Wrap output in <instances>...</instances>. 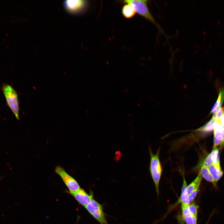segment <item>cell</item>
I'll use <instances>...</instances> for the list:
<instances>
[{"label":"cell","mask_w":224,"mask_h":224,"mask_svg":"<svg viewBox=\"0 0 224 224\" xmlns=\"http://www.w3.org/2000/svg\"><path fill=\"white\" fill-rule=\"evenodd\" d=\"M149 150L150 157L149 170L158 197L159 183L162 172V166L159 158L160 149L157 150L155 154L153 153L151 148H149Z\"/></svg>","instance_id":"6da1fadb"},{"label":"cell","mask_w":224,"mask_h":224,"mask_svg":"<svg viewBox=\"0 0 224 224\" xmlns=\"http://www.w3.org/2000/svg\"><path fill=\"white\" fill-rule=\"evenodd\" d=\"M147 0H126L124 2L130 5L136 12L155 24L162 32L161 27L155 21L147 6Z\"/></svg>","instance_id":"7a4b0ae2"},{"label":"cell","mask_w":224,"mask_h":224,"mask_svg":"<svg viewBox=\"0 0 224 224\" xmlns=\"http://www.w3.org/2000/svg\"><path fill=\"white\" fill-rule=\"evenodd\" d=\"M7 104L16 117L19 119V105L17 92L10 85H5L2 88Z\"/></svg>","instance_id":"3957f363"},{"label":"cell","mask_w":224,"mask_h":224,"mask_svg":"<svg viewBox=\"0 0 224 224\" xmlns=\"http://www.w3.org/2000/svg\"><path fill=\"white\" fill-rule=\"evenodd\" d=\"M85 208L100 224H108L101 205L96 200L93 198Z\"/></svg>","instance_id":"277c9868"},{"label":"cell","mask_w":224,"mask_h":224,"mask_svg":"<svg viewBox=\"0 0 224 224\" xmlns=\"http://www.w3.org/2000/svg\"><path fill=\"white\" fill-rule=\"evenodd\" d=\"M55 172L62 178L71 194L75 193L81 189L76 180L69 175L62 167L57 166L55 168Z\"/></svg>","instance_id":"5b68a950"},{"label":"cell","mask_w":224,"mask_h":224,"mask_svg":"<svg viewBox=\"0 0 224 224\" xmlns=\"http://www.w3.org/2000/svg\"><path fill=\"white\" fill-rule=\"evenodd\" d=\"M86 2L84 0H67L63 5L68 12L72 14H76L81 12L85 7Z\"/></svg>","instance_id":"8992f818"},{"label":"cell","mask_w":224,"mask_h":224,"mask_svg":"<svg viewBox=\"0 0 224 224\" xmlns=\"http://www.w3.org/2000/svg\"><path fill=\"white\" fill-rule=\"evenodd\" d=\"M213 130L214 142L212 150L221 145L223 139V128L219 120L215 121Z\"/></svg>","instance_id":"52a82bcc"},{"label":"cell","mask_w":224,"mask_h":224,"mask_svg":"<svg viewBox=\"0 0 224 224\" xmlns=\"http://www.w3.org/2000/svg\"><path fill=\"white\" fill-rule=\"evenodd\" d=\"M72 194L80 204L85 207L93 198L91 195L89 194L81 189Z\"/></svg>","instance_id":"ba28073f"},{"label":"cell","mask_w":224,"mask_h":224,"mask_svg":"<svg viewBox=\"0 0 224 224\" xmlns=\"http://www.w3.org/2000/svg\"><path fill=\"white\" fill-rule=\"evenodd\" d=\"M208 168L216 184L217 181L222 177L223 173L220 165L212 164Z\"/></svg>","instance_id":"9c48e42d"},{"label":"cell","mask_w":224,"mask_h":224,"mask_svg":"<svg viewBox=\"0 0 224 224\" xmlns=\"http://www.w3.org/2000/svg\"><path fill=\"white\" fill-rule=\"evenodd\" d=\"M202 177L207 181L212 183L216 187L215 181L210 173L208 167L201 166L199 172Z\"/></svg>","instance_id":"30bf717a"},{"label":"cell","mask_w":224,"mask_h":224,"mask_svg":"<svg viewBox=\"0 0 224 224\" xmlns=\"http://www.w3.org/2000/svg\"><path fill=\"white\" fill-rule=\"evenodd\" d=\"M215 120L212 118L208 122L202 127L194 131L195 132H200L208 133L213 130Z\"/></svg>","instance_id":"8fae6325"},{"label":"cell","mask_w":224,"mask_h":224,"mask_svg":"<svg viewBox=\"0 0 224 224\" xmlns=\"http://www.w3.org/2000/svg\"><path fill=\"white\" fill-rule=\"evenodd\" d=\"M136 12L133 7L128 4L124 5L122 9V14L126 18L132 17L135 15Z\"/></svg>","instance_id":"7c38bea8"},{"label":"cell","mask_w":224,"mask_h":224,"mask_svg":"<svg viewBox=\"0 0 224 224\" xmlns=\"http://www.w3.org/2000/svg\"><path fill=\"white\" fill-rule=\"evenodd\" d=\"M224 100V89L220 91L217 100L212 109L210 114L214 113L221 108Z\"/></svg>","instance_id":"4fadbf2b"},{"label":"cell","mask_w":224,"mask_h":224,"mask_svg":"<svg viewBox=\"0 0 224 224\" xmlns=\"http://www.w3.org/2000/svg\"><path fill=\"white\" fill-rule=\"evenodd\" d=\"M202 180V177L201 175L197 185L192 192L188 196V198L190 203L194 201L198 192Z\"/></svg>","instance_id":"5bb4252c"},{"label":"cell","mask_w":224,"mask_h":224,"mask_svg":"<svg viewBox=\"0 0 224 224\" xmlns=\"http://www.w3.org/2000/svg\"><path fill=\"white\" fill-rule=\"evenodd\" d=\"M210 154L212 164L215 165H220L219 149L216 148L212 150Z\"/></svg>","instance_id":"9a60e30c"},{"label":"cell","mask_w":224,"mask_h":224,"mask_svg":"<svg viewBox=\"0 0 224 224\" xmlns=\"http://www.w3.org/2000/svg\"><path fill=\"white\" fill-rule=\"evenodd\" d=\"M182 217L186 224H197V217L190 213Z\"/></svg>","instance_id":"2e32d148"},{"label":"cell","mask_w":224,"mask_h":224,"mask_svg":"<svg viewBox=\"0 0 224 224\" xmlns=\"http://www.w3.org/2000/svg\"><path fill=\"white\" fill-rule=\"evenodd\" d=\"M200 175V173L199 172L197 177L195 179L188 185H187L186 188V190L188 195L190 194L195 188Z\"/></svg>","instance_id":"e0dca14e"},{"label":"cell","mask_w":224,"mask_h":224,"mask_svg":"<svg viewBox=\"0 0 224 224\" xmlns=\"http://www.w3.org/2000/svg\"><path fill=\"white\" fill-rule=\"evenodd\" d=\"M188 208L190 212L197 217L198 206L194 202L191 203L188 205Z\"/></svg>","instance_id":"ac0fdd59"},{"label":"cell","mask_w":224,"mask_h":224,"mask_svg":"<svg viewBox=\"0 0 224 224\" xmlns=\"http://www.w3.org/2000/svg\"><path fill=\"white\" fill-rule=\"evenodd\" d=\"M223 114V108H221L218 110L213 113L212 118L214 119L215 121L219 120Z\"/></svg>","instance_id":"d6986e66"},{"label":"cell","mask_w":224,"mask_h":224,"mask_svg":"<svg viewBox=\"0 0 224 224\" xmlns=\"http://www.w3.org/2000/svg\"><path fill=\"white\" fill-rule=\"evenodd\" d=\"M212 164L211 156L209 153L204 160L201 166L208 167L210 165Z\"/></svg>","instance_id":"ffe728a7"},{"label":"cell","mask_w":224,"mask_h":224,"mask_svg":"<svg viewBox=\"0 0 224 224\" xmlns=\"http://www.w3.org/2000/svg\"><path fill=\"white\" fill-rule=\"evenodd\" d=\"M219 120L222 126L223 130H224V114H223Z\"/></svg>","instance_id":"44dd1931"},{"label":"cell","mask_w":224,"mask_h":224,"mask_svg":"<svg viewBox=\"0 0 224 224\" xmlns=\"http://www.w3.org/2000/svg\"><path fill=\"white\" fill-rule=\"evenodd\" d=\"M223 113L224 114V107L223 108Z\"/></svg>","instance_id":"7402d4cb"},{"label":"cell","mask_w":224,"mask_h":224,"mask_svg":"<svg viewBox=\"0 0 224 224\" xmlns=\"http://www.w3.org/2000/svg\"><path fill=\"white\" fill-rule=\"evenodd\" d=\"M209 220L208 221V222H207L206 223V224H208V222H208V221H209Z\"/></svg>","instance_id":"603a6c76"}]
</instances>
